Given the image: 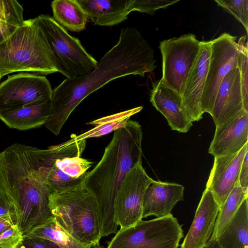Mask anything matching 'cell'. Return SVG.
<instances>
[{"label": "cell", "instance_id": "2", "mask_svg": "<svg viewBox=\"0 0 248 248\" xmlns=\"http://www.w3.org/2000/svg\"><path fill=\"white\" fill-rule=\"evenodd\" d=\"M0 186L13 206L23 235L53 217L41 149L15 143L0 153Z\"/></svg>", "mask_w": 248, "mask_h": 248}, {"label": "cell", "instance_id": "9", "mask_svg": "<svg viewBox=\"0 0 248 248\" xmlns=\"http://www.w3.org/2000/svg\"><path fill=\"white\" fill-rule=\"evenodd\" d=\"M48 80L43 76L20 73L0 83V113L51 100Z\"/></svg>", "mask_w": 248, "mask_h": 248}, {"label": "cell", "instance_id": "30", "mask_svg": "<svg viewBox=\"0 0 248 248\" xmlns=\"http://www.w3.org/2000/svg\"><path fill=\"white\" fill-rule=\"evenodd\" d=\"M23 237L17 226L14 225L0 233V248H16Z\"/></svg>", "mask_w": 248, "mask_h": 248}, {"label": "cell", "instance_id": "20", "mask_svg": "<svg viewBox=\"0 0 248 248\" xmlns=\"http://www.w3.org/2000/svg\"><path fill=\"white\" fill-rule=\"evenodd\" d=\"M88 18L97 25L111 26L127 18L128 0H77Z\"/></svg>", "mask_w": 248, "mask_h": 248}, {"label": "cell", "instance_id": "8", "mask_svg": "<svg viewBox=\"0 0 248 248\" xmlns=\"http://www.w3.org/2000/svg\"><path fill=\"white\" fill-rule=\"evenodd\" d=\"M200 42L194 34L188 33L164 40L159 46L162 58L160 80L181 95L200 52Z\"/></svg>", "mask_w": 248, "mask_h": 248}, {"label": "cell", "instance_id": "32", "mask_svg": "<svg viewBox=\"0 0 248 248\" xmlns=\"http://www.w3.org/2000/svg\"><path fill=\"white\" fill-rule=\"evenodd\" d=\"M0 217L11 220L14 225H16V218L14 209L0 186Z\"/></svg>", "mask_w": 248, "mask_h": 248}, {"label": "cell", "instance_id": "3", "mask_svg": "<svg viewBox=\"0 0 248 248\" xmlns=\"http://www.w3.org/2000/svg\"><path fill=\"white\" fill-rule=\"evenodd\" d=\"M142 139L140 124L128 121L124 127L114 132L101 159L85 177L83 185L97 203L101 238L118 231L115 197L127 172L142 162Z\"/></svg>", "mask_w": 248, "mask_h": 248}, {"label": "cell", "instance_id": "31", "mask_svg": "<svg viewBox=\"0 0 248 248\" xmlns=\"http://www.w3.org/2000/svg\"><path fill=\"white\" fill-rule=\"evenodd\" d=\"M16 248H61L55 243L46 238L24 235Z\"/></svg>", "mask_w": 248, "mask_h": 248}, {"label": "cell", "instance_id": "28", "mask_svg": "<svg viewBox=\"0 0 248 248\" xmlns=\"http://www.w3.org/2000/svg\"><path fill=\"white\" fill-rule=\"evenodd\" d=\"M217 5L226 10L244 27L248 31V0H216Z\"/></svg>", "mask_w": 248, "mask_h": 248}, {"label": "cell", "instance_id": "1", "mask_svg": "<svg viewBox=\"0 0 248 248\" xmlns=\"http://www.w3.org/2000/svg\"><path fill=\"white\" fill-rule=\"evenodd\" d=\"M154 52L135 28L121 29L118 41L105 53L93 70L78 78L65 79L53 90V114L44 126L55 135L76 107L108 82L128 75L144 77L156 68Z\"/></svg>", "mask_w": 248, "mask_h": 248}, {"label": "cell", "instance_id": "17", "mask_svg": "<svg viewBox=\"0 0 248 248\" xmlns=\"http://www.w3.org/2000/svg\"><path fill=\"white\" fill-rule=\"evenodd\" d=\"M184 191L181 185L154 181L144 193L142 218L150 216L161 217L171 214L176 204L184 200Z\"/></svg>", "mask_w": 248, "mask_h": 248}, {"label": "cell", "instance_id": "14", "mask_svg": "<svg viewBox=\"0 0 248 248\" xmlns=\"http://www.w3.org/2000/svg\"><path fill=\"white\" fill-rule=\"evenodd\" d=\"M248 144L237 153L215 157L206 189L210 190L220 208L238 182L241 166Z\"/></svg>", "mask_w": 248, "mask_h": 248}, {"label": "cell", "instance_id": "25", "mask_svg": "<svg viewBox=\"0 0 248 248\" xmlns=\"http://www.w3.org/2000/svg\"><path fill=\"white\" fill-rule=\"evenodd\" d=\"M237 182L219 208L213 232L210 239H217L230 222L242 202L248 198Z\"/></svg>", "mask_w": 248, "mask_h": 248}, {"label": "cell", "instance_id": "34", "mask_svg": "<svg viewBox=\"0 0 248 248\" xmlns=\"http://www.w3.org/2000/svg\"><path fill=\"white\" fill-rule=\"evenodd\" d=\"M19 26L0 21V44L9 37Z\"/></svg>", "mask_w": 248, "mask_h": 248}, {"label": "cell", "instance_id": "26", "mask_svg": "<svg viewBox=\"0 0 248 248\" xmlns=\"http://www.w3.org/2000/svg\"><path fill=\"white\" fill-rule=\"evenodd\" d=\"M245 35L237 42L238 54L237 67L238 68L241 82L244 108L248 112V49Z\"/></svg>", "mask_w": 248, "mask_h": 248}, {"label": "cell", "instance_id": "35", "mask_svg": "<svg viewBox=\"0 0 248 248\" xmlns=\"http://www.w3.org/2000/svg\"><path fill=\"white\" fill-rule=\"evenodd\" d=\"M15 225L10 220L0 217V233Z\"/></svg>", "mask_w": 248, "mask_h": 248}, {"label": "cell", "instance_id": "33", "mask_svg": "<svg viewBox=\"0 0 248 248\" xmlns=\"http://www.w3.org/2000/svg\"><path fill=\"white\" fill-rule=\"evenodd\" d=\"M238 182L243 191L248 194V149L246 152L241 166Z\"/></svg>", "mask_w": 248, "mask_h": 248}, {"label": "cell", "instance_id": "38", "mask_svg": "<svg viewBox=\"0 0 248 248\" xmlns=\"http://www.w3.org/2000/svg\"><path fill=\"white\" fill-rule=\"evenodd\" d=\"M1 79V77H0V81Z\"/></svg>", "mask_w": 248, "mask_h": 248}, {"label": "cell", "instance_id": "21", "mask_svg": "<svg viewBox=\"0 0 248 248\" xmlns=\"http://www.w3.org/2000/svg\"><path fill=\"white\" fill-rule=\"evenodd\" d=\"M217 240L222 248H248V198Z\"/></svg>", "mask_w": 248, "mask_h": 248}, {"label": "cell", "instance_id": "37", "mask_svg": "<svg viewBox=\"0 0 248 248\" xmlns=\"http://www.w3.org/2000/svg\"><path fill=\"white\" fill-rule=\"evenodd\" d=\"M93 248H104V247L101 246L99 245H98V246H96L93 247Z\"/></svg>", "mask_w": 248, "mask_h": 248}, {"label": "cell", "instance_id": "18", "mask_svg": "<svg viewBox=\"0 0 248 248\" xmlns=\"http://www.w3.org/2000/svg\"><path fill=\"white\" fill-rule=\"evenodd\" d=\"M248 112L216 127L208 153L220 157L238 152L248 143Z\"/></svg>", "mask_w": 248, "mask_h": 248}, {"label": "cell", "instance_id": "6", "mask_svg": "<svg viewBox=\"0 0 248 248\" xmlns=\"http://www.w3.org/2000/svg\"><path fill=\"white\" fill-rule=\"evenodd\" d=\"M36 17L57 72L72 79L93 70L98 62L87 52L78 38L70 35L52 17L41 15Z\"/></svg>", "mask_w": 248, "mask_h": 248}, {"label": "cell", "instance_id": "22", "mask_svg": "<svg viewBox=\"0 0 248 248\" xmlns=\"http://www.w3.org/2000/svg\"><path fill=\"white\" fill-rule=\"evenodd\" d=\"M53 18L72 31L85 29L88 16L77 0H55L51 3Z\"/></svg>", "mask_w": 248, "mask_h": 248}, {"label": "cell", "instance_id": "16", "mask_svg": "<svg viewBox=\"0 0 248 248\" xmlns=\"http://www.w3.org/2000/svg\"><path fill=\"white\" fill-rule=\"evenodd\" d=\"M150 102L166 119L172 130L186 133L192 125L183 103L182 95L160 80L153 84Z\"/></svg>", "mask_w": 248, "mask_h": 248}, {"label": "cell", "instance_id": "7", "mask_svg": "<svg viewBox=\"0 0 248 248\" xmlns=\"http://www.w3.org/2000/svg\"><path fill=\"white\" fill-rule=\"evenodd\" d=\"M183 236L182 225L170 214L120 229L107 248H178Z\"/></svg>", "mask_w": 248, "mask_h": 248}, {"label": "cell", "instance_id": "27", "mask_svg": "<svg viewBox=\"0 0 248 248\" xmlns=\"http://www.w3.org/2000/svg\"><path fill=\"white\" fill-rule=\"evenodd\" d=\"M24 9L16 0H0V21L17 26L24 22Z\"/></svg>", "mask_w": 248, "mask_h": 248}, {"label": "cell", "instance_id": "12", "mask_svg": "<svg viewBox=\"0 0 248 248\" xmlns=\"http://www.w3.org/2000/svg\"><path fill=\"white\" fill-rule=\"evenodd\" d=\"M245 112L240 72L236 67L230 71L222 79L210 115L217 127Z\"/></svg>", "mask_w": 248, "mask_h": 248}, {"label": "cell", "instance_id": "4", "mask_svg": "<svg viewBox=\"0 0 248 248\" xmlns=\"http://www.w3.org/2000/svg\"><path fill=\"white\" fill-rule=\"evenodd\" d=\"M17 72H57L37 17L24 20L0 44V76Z\"/></svg>", "mask_w": 248, "mask_h": 248}, {"label": "cell", "instance_id": "23", "mask_svg": "<svg viewBox=\"0 0 248 248\" xmlns=\"http://www.w3.org/2000/svg\"><path fill=\"white\" fill-rule=\"evenodd\" d=\"M143 107L140 106L100 118L87 124L94 127L79 135L73 134L76 140H86L91 138H97L124 127L130 118L140 111Z\"/></svg>", "mask_w": 248, "mask_h": 248}, {"label": "cell", "instance_id": "5", "mask_svg": "<svg viewBox=\"0 0 248 248\" xmlns=\"http://www.w3.org/2000/svg\"><path fill=\"white\" fill-rule=\"evenodd\" d=\"M83 184L52 192L49 205L57 223L78 242L91 248L100 245L99 214L96 199Z\"/></svg>", "mask_w": 248, "mask_h": 248}, {"label": "cell", "instance_id": "13", "mask_svg": "<svg viewBox=\"0 0 248 248\" xmlns=\"http://www.w3.org/2000/svg\"><path fill=\"white\" fill-rule=\"evenodd\" d=\"M200 43V52L189 73L182 94L186 113L192 122L202 118L201 100L211 54V41H201Z\"/></svg>", "mask_w": 248, "mask_h": 248}, {"label": "cell", "instance_id": "36", "mask_svg": "<svg viewBox=\"0 0 248 248\" xmlns=\"http://www.w3.org/2000/svg\"><path fill=\"white\" fill-rule=\"evenodd\" d=\"M202 248H222L218 244L217 239H209L207 242Z\"/></svg>", "mask_w": 248, "mask_h": 248}, {"label": "cell", "instance_id": "24", "mask_svg": "<svg viewBox=\"0 0 248 248\" xmlns=\"http://www.w3.org/2000/svg\"><path fill=\"white\" fill-rule=\"evenodd\" d=\"M25 235L48 239L61 248H90L78 242L66 232L52 217L43 224L33 228Z\"/></svg>", "mask_w": 248, "mask_h": 248}, {"label": "cell", "instance_id": "15", "mask_svg": "<svg viewBox=\"0 0 248 248\" xmlns=\"http://www.w3.org/2000/svg\"><path fill=\"white\" fill-rule=\"evenodd\" d=\"M219 208L212 192L205 188L180 248H202L205 245L213 232Z\"/></svg>", "mask_w": 248, "mask_h": 248}, {"label": "cell", "instance_id": "29", "mask_svg": "<svg viewBox=\"0 0 248 248\" xmlns=\"http://www.w3.org/2000/svg\"><path fill=\"white\" fill-rule=\"evenodd\" d=\"M179 0H128L127 9L130 13L132 11H139L153 15L155 11L166 8Z\"/></svg>", "mask_w": 248, "mask_h": 248}, {"label": "cell", "instance_id": "11", "mask_svg": "<svg viewBox=\"0 0 248 248\" xmlns=\"http://www.w3.org/2000/svg\"><path fill=\"white\" fill-rule=\"evenodd\" d=\"M154 181L146 172L142 162L127 172L114 202V217L120 229L131 227L142 220L144 193Z\"/></svg>", "mask_w": 248, "mask_h": 248}, {"label": "cell", "instance_id": "19", "mask_svg": "<svg viewBox=\"0 0 248 248\" xmlns=\"http://www.w3.org/2000/svg\"><path fill=\"white\" fill-rule=\"evenodd\" d=\"M51 100L0 113V120L8 127L27 130L41 127L53 114Z\"/></svg>", "mask_w": 248, "mask_h": 248}, {"label": "cell", "instance_id": "10", "mask_svg": "<svg viewBox=\"0 0 248 248\" xmlns=\"http://www.w3.org/2000/svg\"><path fill=\"white\" fill-rule=\"evenodd\" d=\"M236 37L226 32L211 40L208 72L202 96L201 110L211 114L219 85L232 69L237 67Z\"/></svg>", "mask_w": 248, "mask_h": 248}]
</instances>
